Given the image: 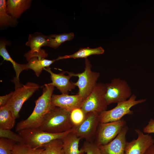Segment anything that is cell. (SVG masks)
<instances>
[{"label": "cell", "instance_id": "6da1fadb", "mask_svg": "<svg viewBox=\"0 0 154 154\" xmlns=\"http://www.w3.org/2000/svg\"><path fill=\"white\" fill-rule=\"evenodd\" d=\"M54 87L51 83L44 84L42 94L35 101V106L33 112L26 119L17 123L16 131L39 127L45 116L55 107L51 102Z\"/></svg>", "mask_w": 154, "mask_h": 154}, {"label": "cell", "instance_id": "7a4b0ae2", "mask_svg": "<svg viewBox=\"0 0 154 154\" xmlns=\"http://www.w3.org/2000/svg\"><path fill=\"white\" fill-rule=\"evenodd\" d=\"M70 114V112L55 107L45 116L38 128L44 131L54 133L70 130L74 126Z\"/></svg>", "mask_w": 154, "mask_h": 154}, {"label": "cell", "instance_id": "3957f363", "mask_svg": "<svg viewBox=\"0 0 154 154\" xmlns=\"http://www.w3.org/2000/svg\"><path fill=\"white\" fill-rule=\"evenodd\" d=\"M71 131L70 130L58 133L44 131L38 128H29L18 132L23 139L24 143L32 148H43L48 143L54 139H62Z\"/></svg>", "mask_w": 154, "mask_h": 154}, {"label": "cell", "instance_id": "277c9868", "mask_svg": "<svg viewBox=\"0 0 154 154\" xmlns=\"http://www.w3.org/2000/svg\"><path fill=\"white\" fill-rule=\"evenodd\" d=\"M85 65L84 70L82 73L76 74L67 72L68 74L72 76H77L78 78L77 82L75 84L78 88V94L84 101L90 95L96 86L97 84V81L100 76L99 72L92 71V65L87 58H85Z\"/></svg>", "mask_w": 154, "mask_h": 154}, {"label": "cell", "instance_id": "5b68a950", "mask_svg": "<svg viewBox=\"0 0 154 154\" xmlns=\"http://www.w3.org/2000/svg\"><path fill=\"white\" fill-rule=\"evenodd\" d=\"M136 96L134 94L127 100L117 103L113 108L105 111L99 114L100 123H105L116 121L121 119L126 115H132L133 112L131 108L138 104L146 101L145 99L136 100Z\"/></svg>", "mask_w": 154, "mask_h": 154}, {"label": "cell", "instance_id": "8992f818", "mask_svg": "<svg viewBox=\"0 0 154 154\" xmlns=\"http://www.w3.org/2000/svg\"><path fill=\"white\" fill-rule=\"evenodd\" d=\"M105 84L97 83L90 95L84 101L81 109L85 114L94 112L98 114L107 110Z\"/></svg>", "mask_w": 154, "mask_h": 154}, {"label": "cell", "instance_id": "52a82bcc", "mask_svg": "<svg viewBox=\"0 0 154 154\" xmlns=\"http://www.w3.org/2000/svg\"><path fill=\"white\" fill-rule=\"evenodd\" d=\"M105 85V99L108 105L126 100L132 95L127 82L120 78L113 79L110 82Z\"/></svg>", "mask_w": 154, "mask_h": 154}, {"label": "cell", "instance_id": "ba28073f", "mask_svg": "<svg viewBox=\"0 0 154 154\" xmlns=\"http://www.w3.org/2000/svg\"><path fill=\"white\" fill-rule=\"evenodd\" d=\"M40 87L37 84L28 82L15 89L12 97L6 105L16 119L19 117V113L24 103Z\"/></svg>", "mask_w": 154, "mask_h": 154}, {"label": "cell", "instance_id": "9c48e42d", "mask_svg": "<svg viewBox=\"0 0 154 154\" xmlns=\"http://www.w3.org/2000/svg\"><path fill=\"white\" fill-rule=\"evenodd\" d=\"M126 125L123 118L115 121L100 123L94 142L98 146L107 144L114 139Z\"/></svg>", "mask_w": 154, "mask_h": 154}, {"label": "cell", "instance_id": "30bf717a", "mask_svg": "<svg viewBox=\"0 0 154 154\" xmlns=\"http://www.w3.org/2000/svg\"><path fill=\"white\" fill-rule=\"evenodd\" d=\"M100 123L99 114L90 112L85 114L84 119L80 124L72 128L71 131L81 139L93 141Z\"/></svg>", "mask_w": 154, "mask_h": 154}, {"label": "cell", "instance_id": "8fae6325", "mask_svg": "<svg viewBox=\"0 0 154 154\" xmlns=\"http://www.w3.org/2000/svg\"><path fill=\"white\" fill-rule=\"evenodd\" d=\"M135 130L138 135L137 138L130 142L127 141L124 154H145L148 148L154 144V139L151 136L144 134L139 129Z\"/></svg>", "mask_w": 154, "mask_h": 154}, {"label": "cell", "instance_id": "7c38bea8", "mask_svg": "<svg viewBox=\"0 0 154 154\" xmlns=\"http://www.w3.org/2000/svg\"><path fill=\"white\" fill-rule=\"evenodd\" d=\"M48 36L38 32L29 34L28 41L26 43L27 46L29 47L31 50L25 54L27 60L28 61L33 57L45 58L48 54L41 47L47 46Z\"/></svg>", "mask_w": 154, "mask_h": 154}, {"label": "cell", "instance_id": "4fadbf2b", "mask_svg": "<svg viewBox=\"0 0 154 154\" xmlns=\"http://www.w3.org/2000/svg\"><path fill=\"white\" fill-rule=\"evenodd\" d=\"M84 101L78 94L69 95L68 94H53L51 98L52 104L71 112L73 110L81 108Z\"/></svg>", "mask_w": 154, "mask_h": 154}, {"label": "cell", "instance_id": "5bb4252c", "mask_svg": "<svg viewBox=\"0 0 154 154\" xmlns=\"http://www.w3.org/2000/svg\"><path fill=\"white\" fill-rule=\"evenodd\" d=\"M128 130V127L126 125L111 142L98 146L102 154H124L127 142L126 135Z\"/></svg>", "mask_w": 154, "mask_h": 154}, {"label": "cell", "instance_id": "9a60e30c", "mask_svg": "<svg viewBox=\"0 0 154 154\" xmlns=\"http://www.w3.org/2000/svg\"><path fill=\"white\" fill-rule=\"evenodd\" d=\"M45 70L50 74V79L52 81L51 84L59 90L62 94H68V92L74 89L76 86L75 83L70 81L72 76L69 74L68 76L64 74L65 72L59 74L53 72L49 67L44 68Z\"/></svg>", "mask_w": 154, "mask_h": 154}, {"label": "cell", "instance_id": "2e32d148", "mask_svg": "<svg viewBox=\"0 0 154 154\" xmlns=\"http://www.w3.org/2000/svg\"><path fill=\"white\" fill-rule=\"evenodd\" d=\"M7 42L1 41L0 42V55L3 58L4 60L10 62L13 65L16 73V76L13 82L15 84V89L20 87L23 85L19 82V77L20 73L23 70H27L26 64H19L11 58L7 51L6 46L7 45Z\"/></svg>", "mask_w": 154, "mask_h": 154}, {"label": "cell", "instance_id": "e0dca14e", "mask_svg": "<svg viewBox=\"0 0 154 154\" xmlns=\"http://www.w3.org/2000/svg\"><path fill=\"white\" fill-rule=\"evenodd\" d=\"M81 139L72 131L62 138L64 154H84L85 152L83 150L78 149Z\"/></svg>", "mask_w": 154, "mask_h": 154}, {"label": "cell", "instance_id": "ac0fdd59", "mask_svg": "<svg viewBox=\"0 0 154 154\" xmlns=\"http://www.w3.org/2000/svg\"><path fill=\"white\" fill-rule=\"evenodd\" d=\"M31 2L30 0H8L6 1L8 12L17 19L29 8Z\"/></svg>", "mask_w": 154, "mask_h": 154}, {"label": "cell", "instance_id": "d6986e66", "mask_svg": "<svg viewBox=\"0 0 154 154\" xmlns=\"http://www.w3.org/2000/svg\"><path fill=\"white\" fill-rule=\"evenodd\" d=\"M56 59L49 60L44 58H38L35 57L30 59L26 64L27 69H31L35 72L36 75L38 77L40 74L42 70L44 68L49 66L55 61Z\"/></svg>", "mask_w": 154, "mask_h": 154}, {"label": "cell", "instance_id": "ffe728a7", "mask_svg": "<svg viewBox=\"0 0 154 154\" xmlns=\"http://www.w3.org/2000/svg\"><path fill=\"white\" fill-rule=\"evenodd\" d=\"M104 52V49L101 47L95 48H90L89 47L80 48L78 50L70 55H66L58 57L57 60L66 58L76 59L79 58H87L88 56L92 55L100 54Z\"/></svg>", "mask_w": 154, "mask_h": 154}, {"label": "cell", "instance_id": "44dd1931", "mask_svg": "<svg viewBox=\"0 0 154 154\" xmlns=\"http://www.w3.org/2000/svg\"><path fill=\"white\" fill-rule=\"evenodd\" d=\"M16 119L6 105L0 107V127L11 130L14 126Z\"/></svg>", "mask_w": 154, "mask_h": 154}, {"label": "cell", "instance_id": "7402d4cb", "mask_svg": "<svg viewBox=\"0 0 154 154\" xmlns=\"http://www.w3.org/2000/svg\"><path fill=\"white\" fill-rule=\"evenodd\" d=\"M74 36V34L73 33L48 35L47 46L56 48L65 42L72 40Z\"/></svg>", "mask_w": 154, "mask_h": 154}, {"label": "cell", "instance_id": "603a6c76", "mask_svg": "<svg viewBox=\"0 0 154 154\" xmlns=\"http://www.w3.org/2000/svg\"><path fill=\"white\" fill-rule=\"evenodd\" d=\"M8 13L6 1L0 0V25L1 27L15 25L17 24V19Z\"/></svg>", "mask_w": 154, "mask_h": 154}, {"label": "cell", "instance_id": "cb8c5ba5", "mask_svg": "<svg viewBox=\"0 0 154 154\" xmlns=\"http://www.w3.org/2000/svg\"><path fill=\"white\" fill-rule=\"evenodd\" d=\"M41 154H64L62 139L54 140L43 148Z\"/></svg>", "mask_w": 154, "mask_h": 154}, {"label": "cell", "instance_id": "d4e9b609", "mask_svg": "<svg viewBox=\"0 0 154 154\" xmlns=\"http://www.w3.org/2000/svg\"><path fill=\"white\" fill-rule=\"evenodd\" d=\"M43 148L35 149L25 144L17 143L11 154H41Z\"/></svg>", "mask_w": 154, "mask_h": 154}, {"label": "cell", "instance_id": "484cf974", "mask_svg": "<svg viewBox=\"0 0 154 154\" xmlns=\"http://www.w3.org/2000/svg\"><path fill=\"white\" fill-rule=\"evenodd\" d=\"M16 141L7 138H0V154H11Z\"/></svg>", "mask_w": 154, "mask_h": 154}, {"label": "cell", "instance_id": "4316f807", "mask_svg": "<svg viewBox=\"0 0 154 154\" xmlns=\"http://www.w3.org/2000/svg\"><path fill=\"white\" fill-rule=\"evenodd\" d=\"M0 137L11 140L17 143L24 144L21 137L19 134L15 133L10 129H4L0 127Z\"/></svg>", "mask_w": 154, "mask_h": 154}, {"label": "cell", "instance_id": "83f0119b", "mask_svg": "<svg viewBox=\"0 0 154 154\" xmlns=\"http://www.w3.org/2000/svg\"><path fill=\"white\" fill-rule=\"evenodd\" d=\"M85 114L81 108H77L70 112V118L74 126H77L84 121Z\"/></svg>", "mask_w": 154, "mask_h": 154}, {"label": "cell", "instance_id": "f1b7e54d", "mask_svg": "<svg viewBox=\"0 0 154 154\" xmlns=\"http://www.w3.org/2000/svg\"><path fill=\"white\" fill-rule=\"evenodd\" d=\"M81 148L86 154H102L98 146L93 141H85Z\"/></svg>", "mask_w": 154, "mask_h": 154}, {"label": "cell", "instance_id": "f546056e", "mask_svg": "<svg viewBox=\"0 0 154 154\" xmlns=\"http://www.w3.org/2000/svg\"><path fill=\"white\" fill-rule=\"evenodd\" d=\"M143 132L145 133L149 134L154 133V119L151 118L148 124L143 127Z\"/></svg>", "mask_w": 154, "mask_h": 154}, {"label": "cell", "instance_id": "4dcf8cb0", "mask_svg": "<svg viewBox=\"0 0 154 154\" xmlns=\"http://www.w3.org/2000/svg\"><path fill=\"white\" fill-rule=\"evenodd\" d=\"M13 93V92H12L7 94L0 97V107L7 104L12 97Z\"/></svg>", "mask_w": 154, "mask_h": 154}, {"label": "cell", "instance_id": "1f68e13d", "mask_svg": "<svg viewBox=\"0 0 154 154\" xmlns=\"http://www.w3.org/2000/svg\"><path fill=\"white\" fill-rule=\"evenodd\" d=\"M145 154H154V144L148 148Z\"/></svg>", "mask_w": 154, "mask_h": 154}]
</instances>
